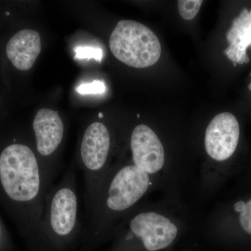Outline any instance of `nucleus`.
Returning <instances> with one entry per match:
<instances>
[{"label":"nucleus","mask_w":251,"mask_h":251,"mask_svg":"<svg viewBox=\"0 0 251 251\" xmlns=\"http://www.w3.org/2000/svg\"><path fill=\"white\" fill-rule=\"evenodd\" d=\"M37 152L44 159L55 153L64 138V126L58 112L43 108L36 113L33 122Z\"/></svg>","instance_id":"9"},{"label":"nucleus","mask_w":251,"mask_h":251,"mask_svg":"<svg viewBox=\"0 0 251 251\" xmlns=\"http://www.w3.org/2000/svg\"><path fill=\"white\" fill-rule=\"evenodd\" d=\"M41 50L40 34L30 29L16 31L6 42L5 57L18 71L27 72L31 69Z\"/></svg>","instance_id":"10"},{"label":"nucleus","mask_w":251,"mask_h":251,"mask_svg":"<svg viewBox=\"0 0 251 251\" xmlns=\"http://www.w3.org/2000/svg\"><path fill=\"white\" fill-rule=\"evenodd\" d=\"M230 215L232 235L251 241V192L233 202Z\"/></svg>","instance_id":"12"},{"label":"nucleus","mask_w":251,"mask_h":251,"mask_svg":"<svg viewBox=\"0 0 251 251\" xmlns=\"http://www.w3.org/2000/svg\"><path fill=\"white\" fill-rule=\"evenodd\" d=\"M111 137L106 126L94 122L86 128L80 145V158L85 182L86 207L90 217L109 174L107 171Z\"/></svg>","instance_id":"3"},{"label":"nucleus","mask_w":251,"mask_h":251,"mask_svg":"<svg viewBox=\"0 0 251 251\" xmlns=\"http://www.w3.org/2000/svg\"><path fill=\"white\" fill-rule=\"evenodd\" d=\"M105 90L106 87L105 83L100 80H95L91 83L82 84L77 88V92L81 94H102Z\"/></svg>","instance_id":"15"},{"label":"nucleus","mask_w":251,"mask_h":251,"mask_svg":"<svg viewBox=\"0 0 251 251\" xmlns=\"http://www.w3.org/2000/svg\"><path fill=\"white\" fill-rule=\"evenodd\" d=\"M150 184V175L133 164L122 166L112 175L109 173L90 217L91 233H105L112 218L133 207Z\"/></svg>","instance_id":"2"},{"label":"nucleus","mask_w":251,"mask_h":251,"mask_svg":"<svg viewBox=\"0 0 251 251\" xmlns=\"http://www.w3.org/2000/svg\"><path fill=\"white\" fill-rule=\"evenodd\" d=\"M229 46L224 53L229 60L237 64H244L249 62L248 48L251 47V10H243L238 17L234 18L232 27L226 34Z\"/></svg>","instance_id":"11"},{"label":"nucleus","mask_w":251,"mask_h":251,"mask_svg":"<svg viewBox=\"0 0 251 251\" xmlns=\"http://www.w3.org/2000/svg\"><path fill=\"white\" fill-rule=\"evenodd\" d=\"M202 0H180L178 7L181 17L186 21H190L197 16L202 6Z\"/></svg>","instance_id":"13"},{"label":"nucleus","mask_w":251,"mask_h":251,"mask_svg":"<svg viewBox=\"0 0 251 251\" xmlns=\"http://www.w3.org/2000/svg\"><path fill=\"white\" fill-rule=\"evenodd\" d=\"M126 242H137L142 251H161L173 245L177 237L176 225L154 211H142L133 216L128 224Z\"/></svg>","instance_id":"6"},{"label":"nucleus","mask_w":251,"mask_h":251,"mask_svg":"<svg viewBox=\"0 0 251 251\" xmlns=\"http://www.w3.org/2000/svg\"><path fill=\"white\" fill-rule=\"evenodd\" d=\"M75 58L77 59H94L98 62H101L103 57V51L99 48L77 47L75 49Z\"/></svg>","instance_id":"14"},{"label":"nucleus","mask_w":251,"mask_h":251,"mask_svg":"<svg viewBox=\"0 0 251 251\" xmlns=\"http://www.w3.org/2000/svg\"><path fill=\"white\" fill-rule=\"evenodd\" d=\"M109 45L119 61L137 69L153 66L161 55V43L154 32L130 20L119 21L110 35Z\"/></svg>","instance_id":"4"},{"label":"nucleus","mask_w":251,"mask_h":251,"mask_svg":"<svg viewBox=\"0 0 251 251\" xmlns=\"http://www.w3.org/2000/svg\"><path fill=\"white\" fill-rule=\"evenodd\" d=\"M130 150L133 165L148 175L156 174L163 169L164 149L156 133L148 126H137L132 131Z\"/></svg>","instance_id":"8"},{"label":"nucleus","mask_w":251,"mask_h":251,"mask_svg":"<svg viewBox=\"0 0 251 251\" xmlns=\"http://www.w3.org/2000/svg\"><path fill=\"white\" fill-rule=\"evenodd\" d=\"M79 228L78 198L75 173L69 170L62 181L46 195L44 214L39 232L57 239L71 237Z\"/></svg>","instance_id":"5"},{"label":"nucleus","mask_w":251,"mask_h":251,"mask_svg":"<svg viewBox=\"0 0 251 251\" xmlns=\"http://www.w3.org/2000/svg\"><path fill=\"white\" fill-rule=\"evenodd\" d=\"M0 184L10 200L27 206L39 233L49 186L39 158L29 146L14 142L1 150Z\"/></svg>","instance_id":"1"},{"label":"nucleus","mask_w":251,"mask_h":251,"mask_svg":"<svg viewBox=\"0 0 251 251\" xmlns=\"http://www.w3.org/2000/svg\"><path fill=\"white\" fill-rule=\"evenodd\" d=\"M240 133V125L232 113L222 112L216 115L206 129V153L214 161H228L237 150Z\"/></svg>","instance_id":"7"}]
</instances>
